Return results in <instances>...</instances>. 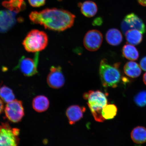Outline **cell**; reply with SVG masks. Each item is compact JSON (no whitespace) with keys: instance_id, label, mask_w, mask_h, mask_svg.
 Returning a JSON list of instances; mask_svg holds the SVG:
<instances>
[{"instance_id":"6da1fadb","label":"cell","mask_w":146,"mask_h":146,"mask_svg":"<svg viewBox=\"0 0 146 146\" xmlns=\"http://www.w3.org/2000/svg\"><path fill=\"white\" fill-rule=\"evenodd\" d=\"M76 16L68 11L48 8L40 12H31L29 18L32 23L42 25L46 29L61 32L72 27Z\"/></svg>"},{"instance_id":"ffe728a7","label":"cell","mask_w":146,"mask_h":146,"mask_svg":"<svg viewBox=\"0 0 146 146\" xmlns=\"http://www.w3.org/2000/svg\"><path fill=\"white\" fill-rule=\"evenodd\" d=\"M122 54L125 58L131 61H135L139 57V53L135 47L131 44L125 45L122 49Z\"/></svg>"},{"instance_id":"cb8c5ba5","label":"cell","mask_w":146,"mask_h":146,"mask_svg":"<svg viewBox=\"0 0 146 146\" xmlns=\"http://www.w3.org/2000/svg\"><path fill=\"white\" fill-rule=\"evenodd\" d=\"M29 4L34 7H39L45 4L46 0H28Z\"/></svg>"},{"instance_id":"5b68a950","label":"cell","mask_w":146,"mask_h":146,"mask_svg":"<svg viewBox=\"0 0 146 146\" xmlns=\"http://www.w3.org/2000/svg\"><path fill=\"white\" fill-rule=\"evenodd\" d=\"M19 129L6 123L0 125V146H17Z\"/></svg>"},{"instance_id":"3957f363","label":"cell","mask_w":146,"mask_h":146,"mask_svg":"<svg viewBox=\"0 0 146 146\" xmlns=\"http://www.w3.org/2000/svg\"><path fill=\"white\" fill-rule=\"evenodd\" d=\"M83 97L87 100V105L95 120L98 122L104 121L102 112L108 104L106 95L100 90H90L85 93Z\"/></svg>"},{"instance_id":"9a60e30c","label":"cell","mask_w":146,"mask_h":146,"mask_svg":"<svg viewBox=\"0 0 146 146\" xmlns=\"http://www.w3.org/2000/svg\"><path fill=\"white\" fill-rule=\"evenodd\" d=\"M106 38L109 44L114 46L119 45L123 40L121 32L118 29L115 28L111 29L108 31Z\"/></svg>"},{"instance_id":"603a6c76","label":"cell","mask_w":146,"mask_h":146,"mask_svg":"<svg viewBox=\"0 0 146 146\" xmlns=\"http://www.w3.org/2000/svg\"><path fill=\"white\" fill-rule=\"evenodd\" d=\"M134 100L139 106H145L146 105V91H142L138 93L135 96Z\"/></svg>"},{"instance_id":"8992f818","label":"cell","mask_w":146,"mask_h":146,"mask_svg":"<svg viewBox=\"0 0 146 146\" xmlns=\"http://www.w3.org/2000/svg\"><path fill=\"white\" fill-rule=\"evenodd\" d=\"M38 58L39 54L38 52L36 53L34 59L23 56L19 60L16 68L25 76H34L38 72Z\"/></svg>"},{"instance_id":"5bb4252c","label":"cell","mask_w":146,"mask_h":146,"mask_svg":"<svg viewBox=\"0 0 146 146\" xmlns=\"http://www.w3.org/2000/svg\"><path fill=\"white\" fill-rule=\"evenodd\" d=\"M2 5L8 10L17 14L24 10L26 8L24 0H8L3 1Z\"/></svg>"},{"instance_id":"7a4b0ae2","label":"cell","mask_w":146,"mask_h":146,"mask_svg":"<svg viewBox=\"0 0 146 146\" xmlns=\"http://www.w3.org/2000/svg\"><path fill=\"white\" fill-rule=\"evenodd\" d=\"M120 64H110L104 59L100 61L99 74L103 86L115 88L117 87L122 79L121 73L119 70Z\"/></svg>"},{"instance_id":"d4e9b609","label":"cell","mask_w":146,"mask_h":146,"mask_svg":"<svg viewBox=\"0 0 146 146\" xmlns=\"http://www.w3.org/2000/svg\"><path fill=\"white\" fill-rule=\"evenodd\" d=\"M140 66L142 70L146 71V56L142 58L140 61Z\"/></svg>"},{"instance_id":"ba28073f","label":"cell","mask_w":146,"mask_h":146,"mask_svg":"<svg viewBox=\"0 0 146 146\" xmlns=\"http://www.w3.org/2000/svg\"><path fill=\"white\" fill-rule=\"evenodd\" d=\"M121 27L124 34L132 29L139 31L142 34L145 33L146 31L145 25L143 21L134 13L129 14L125 16L122 21Z\"/></svg>"},{"instance_id":"2e32d148","label":"cell","mask_w":146,"mask_h":146,"mask_svg":"<svg viewBox=\"0 0 146 146\" xmlns=\"http://www.w3.org/2000/svg\"><path fill=\"white\" fill-rule=\"evenodd\" d=\"M32 105L35 110L38 112H42L48 109L50 102L46 97L39 96L36 97L33 100Z\"/></svg>"},{"instance_id":"9c48e42d","label":"cell","mask_w":146,"mask_h":146,"mask_svg":"<svg viewBox=\"0 0 146 146\" xmlns=\"http://www.w3.org/2000/svg\"><path fill=\"white\" fill-rule=\"evenodd\" d=\"M103 40V35L99 31L91 30L86 34L84 39V44L87 50L94 52L100 48Z\"/></svg>"},{"instance_id":"7402d4cb","label":"cell","mask_w":146,"mask_h":146,"mask_svg":"<svg viewBox=\"0 0 146 146\" xmlns=\"http://www.w3.org/2000/svg\"><path fill=\"white\" fill-rule=\"evenodd\" d=\"M117 112V107L113 104H108L104 108L102 112V117L105 120L114 118Z\"/></svg>"},{"instance_id":"484cf974","label":"cell","mask_w":146,"mask_h":146,"mask_svg":"<svg viewBox=\"0 0 146 146\" xmlns=\"http://www.w3.org/2000/svg\"><path fill=\"white\" fill-rule=\"evenodd\" d=\"M138 3L142 6L146 7V0H138Z\"/></svg>"},{"instance_id":"ac0fdd59","label":"cell","mask_w":146,"mask_h":146,"mask_svg":"<svg viewBox=\"0 0 146 146\" xmlns=\"http://www.w3.org/2000/svg\"><path fill=\"white\" fill-rule=\"evenodd\" d=\"M131 137L135 143L141 144L146 142V129L139 126L133 129L131 133Z\"/></svg>"},{"instance_id":"d6986e66","label":"cell","mask_w":146,"mask_h":146,"mask_svg":"<svg viewBox=\"0 0 146 146\" xmlns=\"http://www.w3.org/2000/svg\"><path fill=\"white\" fill-rule=\"evenodd\" d=\"M125 34L127 42L131 45L139 44L143 39L142 33L138 30L134 29L129 30Z\"/></svg>"},{"instance_id":"44dd1931","label":"cell","mask_w":146,"mask_h":146,"mask_svg":"<svg viewBox=\"0 0 146 146\" xmlns=\"http://www.w3.org/2000/svg\"><path fill=\"white\" fill-rule=\"evenodd\" d=\"M0 97L5 103H8L14 100L15 96L11 89L3 85L0 86Z\"/></svg>"},{"instance_id":"83f0119b","label":"cell","mask_w":146,"mask_h":146,"mask_svg":"<svg viewBox=\"0 0 146 146\" xmlns=\"http://www.w3.org/2000/svg\"><path fill=\"white\" fill-rule=\"evenodd\" d=\"M143 81L144 83L146 85V73L144 74L143 76Z\"/></svg>"},{"instance_id":"277c9868","label":"cell","mask_w":146,"mask_h":146,"mask_svg":"<svg viewBox=\"0 0 146 146\" xmlns=\"http://www.w3.org/2000/svg\"><path fill=\"white\" fill-rule=\"evenodd\" d=\"M48 42V36L44 32L33 30L27 34L23 44L27 52H35L43 50Z\"/></svg>"},{"instance_id":"4fadbf2b","label":"cell","mask_w":146,"mask_h":146,"mask_svg":"<svg viewBox=\"0 0 146 146\" xmlns=\"http://www.w3.org/2000/svg\"><path fill=\"white\" fill-rule=\"evenodd\" d=\"M78 5L82 13L87 17H94L98 12L97 5L94 1H85L83 3H79Z\"/></svg>"},{"instance_id":"30bf717a","label":"cell","mask_w":146,"mask_h":146,"mask_svg":"<svg viewBox=\"0 0 146 146\" xmlns=\"http://www.w3.org/2000/svg\"><path fill=\"white\" fill-rule=\"evenodd\" d=\"M47 81L49 86L52 88L59 89L63 86L65 79L61 67L60 66L51 67Z\"/></svg>"},{"instance_id":"4316f807","label":"cell","mask_w":146,"mask_h":146,"mask_svg":"<svg viewBox=\"0 0 146 146\" xmlns=\"http://www.w3.org/2000/svg\"><path fill=\"white\" fill-rule=\"evenodd\" d=\"M3 109V104L2 101L0 99V114L1 113Z\"/></svg>"},{"instance_id":"52a82bcc","label":"cell","mask_w":146,"mask_h":146,"mask_svg":"<svg viewBox=\"0 0 146 146\" xmlns=\"http://www.w3.org/2000/svg\"><path fill=\"white\" fill-rule=\"evenodd\" d=\"M5 111L7 118L13 123L21 121L24 115L23 103L19 100H14L7 103Z\"/></svg>"},{"instance_id":"e0dca14e","label":"cell","mask_w":146,"mask_h":146,"mask_svg":"<svg viewBox=\"0 0 146 146\" xmlns=\"http://www.w3.org/2000/svg\"><path fill=\"white\" fill-rule=\"evenodd\" d=\"M123 70L125 74L131 78H136L141 74V70L139 65L135 62H128L124 66Z\"/></svg>"},{"instance_id":"8fae6325","label":"cell","mask_w":146,"mask_h":146,"mask_svg":"<svg viewBox=\"0 0 146 146\" xmlns=\"http://www.w3.org/2000/svg\"><path fill=\"white\" fill-rule=\"evenodd\" d=\"M16 13L9 10L0 11V33H5L14 26L17 19Z\"/></svg>"},{"instance_id":"7c38bea8","label":"cell","mask_w":146,"mask_h":146,"mask_svg":"<svg viewBox=\"0 0 146 146\" xmlns=\"http://www.w3.org/2000/svg\"><path fill=\"white\" fill-rule=\"evenodd\" d=\"M85 111V107L78 105H72L69 107L66 113L69 124L72 125L79 121L83 117L84 113Z\"/></svg>"}]
</instances>
